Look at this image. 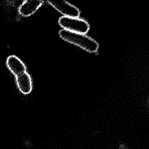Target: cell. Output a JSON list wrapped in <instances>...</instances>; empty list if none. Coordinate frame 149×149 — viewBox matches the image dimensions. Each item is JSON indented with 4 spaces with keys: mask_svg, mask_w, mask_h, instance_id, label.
Masks as SVG:
<instances>
[{
    "mask_svg": "<svg viewBox=\"0 0 149 149\" xmlns=\"http://www.w3.org/2000/svg\"><path fill=\"white\" fill-rule=\"evenodd\" d=\"M59 36L63 40L74 44L89 52H97L99 47L98 44L94 40L84 34L73 33L62 29L59 31Z\"/></svg>",
    "mask_w": 149,
    "mask_h": 149,
    "instance_id": "cell-1",
    "label": "cell"
},
{
    "mask_svg": "<svg viewBox=\"0 0 149 149\" xmlns=\"http://www.w3.org/2000/svg\"><path fill=\"white\" fill-rule=\"evenodd\" d=\"M16 81L17 87L22 93L28 94L31 91V79L30 76L26 72L16 76Z\"/></svg>",
    "mask_w": 149,
    "mask_h": 149,
    "instance_id": "cell-5",
    "label": "cell"
},
{
    "mask_svg": "<svg viewBox=\"0 0 149 149\" xmlns=\"http://www.w3.org/2000/svg\"><path fill=\"white\" fill-rule=\"evenodd\" d=\"M53 8L62 14L63 16L78 17L80 15V10L76 6L64 1H47Z\"/></svg>",
    "mask_w": 149,
    "mask_h": 149,
    "instance_id": "cell-3",
    "label": "cell"
},
{
    "mask_svg": "<svg viewBox=\"0 0 149 149\" xmlns=\"http://www.w3.org/2000/svg\"><path fill=\"white\" fill-rule=\"evenodd\" d=\"M6 64L9 69L15 76L26 72V68L24 64L15 55H10L7 58Z\"/></svg>",
    "mask_w": 149,
    "mask_h": 149,
    "instance_id": "cell-6",
    "label": "cell"
},
{
    "mask_svg": "<svg viewBox=\"0 0 149 149\" xmlns=\"http://www.w3.org/2000/svg\"><path fill=\"white\" fill-rule=\"evenodd\" d=\"M58 23L64 30L80 34H85L90 29L88 23L79 17L62 16L59 19Z\"/></svg>",
    "mask_w": 149,
    "mask_h": 149,
    "instance_id": "cell-2",
    "label": "cell"
},
{
    "mask_svg": "<svg viewBox=\"0 0 149 149\" xmlns=\"http://www.w3.org/2000/svg\"><path fill=\"white\" fill-rule=\"evenodd\" d=\"M42 1L38 0L24 1L19 8V13L22 16H29L35 13L42 5Z\"/></svg>",
    "mask_w": 149,
    "mask_h": 149,
    "instance_id": "cell-4",
    "label": "cell"
}]
</instances>
